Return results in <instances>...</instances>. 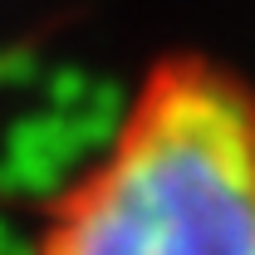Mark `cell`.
Instances as JSON below:
<instances>
[{
    "instance_id": "obj_1",
    "label": "cell",
    "mask_w": 255,
    "mask_h": 255,
    "mask_svg": "<svg viewBox=\"0 0 255 255\" xmlns=\"http://www.w3.org/2000/svg\"><path fill=\"white\" fill-rule=\"evenodd\" d=\"M34 255H255V84L206 49L152 59Z\"/></svg>"
}]
</instances>
